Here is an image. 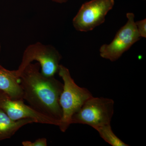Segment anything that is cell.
Returning a JSON list of instances; mask_svg holds the SVG:
<instances>
[{
  "label": "cell",
  "instance_id": "obj_6",
  "mask_svg": "<svg viewBox=\"0 0 146 146\" xmlns=\"http://www.w3.org/2000/svg\"><path fill=\"white\" fill-rule=\"evenodd\" d=\"M114 4V0H91L84 3L73 19L74 27L79 31L93 30L104 23Z\"/></svg>",
  "mask_w": 146,
  "mask_h": 146
},
{
  "label": "cell",
  "instance_id": "obj_4",
  "mask_svg": "<svg viewBox=\"0 0 146 146\" xmlns=\"http://www.w3.org/2000/svg\"><path fill=\"white\" fill-rule=\"evenodd\" d=\"M62 56L54 47L41 43L29 45L24 51L16 74L18 77L27 66L34 60L40 64L41 73L45 76H54L58 72Z\"/></svg>",
  "mask_w": 146,
  "mask_h": 146
},
{
  "label": "cell",
  "instance_id": "obj_8",
  "mask_svg": "<svg viewBox=\"0 0 146 146\" xmlns=\"http://www.w3.org/2000/svg\"><path fill=\"white\" fill-rule=\"evenodd\" d=\"M0 90L13 99L23 100V90L16 70H9L1 65Z\"/></svg>",
  "mask_w": 146,
  "mask_h": 146
},
{
  "label": "cell",
  "instance_id": "obj_11",
  "mask_svg": "<svg viewBox=\"0 0 146 146\" xmlns=\"http://www.w3.org/2000/svg\"><path fill=\"white\" fill-rule=\"evenodd\" d=\"M24 146H47V140L46 138H39L32 142L29 141H25L22 142Z\"/></svg>",
  "mask_w": 146,
  "mask_h": 146
},
{
  "label": "cell",
  "instance_id": "obj_5",
  "mask_svg": "<svg viewBox=\"0 0 146 146\" xmlns=\"http://www.w3.org/2000/svg\"><path fill=\"white\" fill-rule=\"evenodd\" d=\"M127 22L117 32L113 41L100 48V55L103 58L112 62L116 61L141 39L134 21V14L127 13Z\"/></svg>",
  "mask_w": 146,
  "mask_h": 146
},
{
  "label": "cell",
  "instance_id": "obj_3",
  "mask_svg": "<svg viewBox=\"0 0 146 146\" xmlns=\"http://www.w3.org/2000/svg\"><path fill=\"white\" fill-rule=\"evenodd\" d=\"M114 103L111 99L92 96L73 115L71 124L87 125L94 129L110 124L114 113Z\"/></svg>",
  "mask_w": 146,
  "mask_h": 146
},
{
  "label": "cell",
  "instance_id": "obj_12",
  "mask_svg": "<svg viewBox=\"0 0 146 146\" xmlns=\"http://www.w3.org/2000/svg\"><path fill=\"white\" fill-rule=\"evenodd\" d=\"M138 33L141 37H146V19L137 21L135 23Z\"/></svg>",
  "mask_w": 146,
  "mask_h": 146
},
{
  "label": "cell",
  "instance_id": "obj_13",
  "mask_svg": "<svg viewBox=\"0 0 146 146\" xmlns=\"http://www.w3.org/2000/svg\"><path fill=\"white\" fill-rule=\"evenodd\" d=\"M52 1L55 2L59 3H62L66 2L68 1V0H52Z\"/></svg>",
  "mask_w": 146,
  "mask_h": 146
},
{
  "label": "cell",
  "instance_id": "obj_7",
  "mask_svg": "<svg viewBox=\"0 0 146 146\" xmlns=\"http://www.w3.org/2000/svg\"><path fill=\"white\" fill-rule=\"evenodd\" d=\"M23 100L13 99L0 90V108L11 119L17 121L23 119H33L35 122L59 126V123L36 111L25 104Z\"/></svg>",
  "mask_w": 146,
  "mask_h": 146
},
{
  "label": "cell",
  "instance_id": "obj_14",
  "mask_svg": "<svg viewBox=\"0 0 146 146\" xmlns=\"http://www.w3.org/2000/svg\"><path fill=\"white\" fill-rule=\"evenodd\" d=\"M1 45H0V51H1Z\"/></svg>",
  "mask_w": 146,
  "mask_h": 146
},
{
  "label": "cell",
  "instance_id": "obj_9",
  "mask_svg": "<svg viewBox=\"0 0 146 146\" xmlns=\"http://www.w3.org/2000/svg\"><path fill=\"white\" fill-rule=\"evenodd\" d=\"M36 122L30 118L17 121L11 119L0 108V141L10 138L21 127Z\"/></svg>",
  "mask_w": 146,
  "mask_h": 146
},
{
  "label": "cell",
  "instance_id": "obj_10",
  "mask_svg": "<svg viewBox=\"0 0 146 146\" xmlns=\"http://www.w3.org/2000/svg\"><path fill=\"white\" fill-rule=\"evenodd\" d=\"M95 129L103 139L112 146H129L115 135L112 131L110 124L97 128Z\"/></svg>",
  "mask_w": 146,
  "mask_h": 146
},
{
  "label": "cell",
  "instance_id": "obj_2",
  "mask_svg": "<svg viewBox=\"0 0 146 146\" xmlns=\"http://www.w3.org/2000/svg\"><path fill=\"white\" fill-rule=\"evenodd\" d=\"M58 73L63 81V91L59 100L62 115L58 127L61 131L64 132L71 125L73 115L93 96L88 89L80 87L75 83L69 70L65 66L60 65Z\"/></svg>",
  "mask_w": 146,
  "mask_h": 146
},
{
  "label": "cell",
  "instance_id": "obj_1",
  "mask_svg": "<svg viewBox=\"0 0 146 146\" xmlns=\"http://www.w3.org/2000/svg\"><path fill=\"white\" fill-rule=\"evenodd\" d=\"M40 68L38 63H30L19 76L23 99L33 109L60 124L62 112L59 100L63 83L54 76H45L40 72Z\"/></svg>",
  "mask_w": 146,
  "mask_h": 146
}]
</instances>
